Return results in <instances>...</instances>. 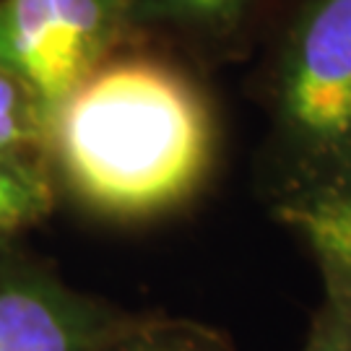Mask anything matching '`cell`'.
<instances>
[{
	"instance_id": "5",
	"label": "cell",
	"mask_w": 351,
	"mask_h": 351,
	"mask_svg": "<svg viewBox=\"0 0 351 351\" xmlns=\"http://www.w3.org/2000/svg\"><path fill=\"white\" fill-rule=\"evenodd\" d=\"M274 213L313 252L323 278V300L351 317V190L281 206Z\"/></svg>"
},
{
	"instance_id": "10",
	"label": "cell",
	"mask_w": 351,
	"mask_h": 351,
	"mask_svg": "<svg viewBox=\"0 0 351 351\" xmlns=\"http://www.w3.org/2000/svg\"><path fill=\"white\" fill-rule=\"evenodd\" d=\"M300 351H351V317L333 302L320 300Z\"/></svg>"
},
{
	"instance_id": "1",
	"label": "cell",
	"mask_w": 351,
	"mask_h": 351,
	"mask_svg": "<svg viewBox=\"0 0 351 351\" xmlns=\"http://www.w3.org/2000/svg\"><path fill=\"white\" fill-rule=\"evenodd\" d=\"M45 159L86 213L146 224L188 208L211 182L219 123L177 65L114 55L52 112Z\"/></svg>"
},
{
	"instance_id": "8",
	"label": "cell",
	"mask_w": 351,
	"mask_h": 351,
	"mask_svg": "<svg viewBox=\"0 0 351 351\" xmlns=\"http://www.w3.org/2000/svg\"><path fill=\"white\" fill-rule=\"evenodd\" d=\"M101 351H237L221 330L167 315H130Z\"/></svg>"
},
{
	"instance_id": "7",
	"label": "cell",
	"mask_w": 351,
	"mask_h": 351,
	"mask_svg": "<svg viewBox=\"0 0 351 351\" xmlns=\"http://www.w3.org/2000/svg\"><path fill=\"white\" fill-rule=\"evenodd\" d=\"M138 29L159 26L190 39H224L250 13L255 0H133Z\"/></svg>"
},
{
	"instance_id": "2",
	"label": "cell",
	"mask_w": 351,
	"mask_h": 351,
	"mask_svg": "<svg viewBox=\"0 0 351 351\" xmlns=\"http://www.w3.org/2000/svg\"><path fill=\"white\" fill-rule=\"evenodd\" d=\"M274 208L351 190V0H300L268 86Z\"/></svg>"
},
{
	"instance_id": "9",
	"label": "cell",
	"mask_w": 351,
	"mask_h": 351,
	"mask_svg": "<svg viewBox=\"0 0 351 351\" xmlns=\"http://www.w3.org/2000/svg\"><path fill=\"white\" fill-rule=\"evenodd\" d=\"M50 120L21 78L0 68V151L45 154Z\"/></svg>"
},
{
	"instance_id": "6",
	"label": "cell",
	"mask_w": 351,
	"mask_h": 351,
	"mask_svg": "<svg viewBox=\"0 0 351 351\" xmlns=\"http://www.w3.org/2000/svg\"><path fill=\"white\" fill-rule=\"evenodd\" d=\"M58 185L45 154L0 151V247L52 211Z\"/></svg>"
},
{
	"instance_id": "3",
	"label": "cell",
	"mask_w": 351,
	"mask_h": 351,
	"mask_svg": "<svg viewBox=\"0 0 351 351\" xmlns=\"http://www.w3.org/2000/svg\"><path fill=\"white\" fill-rule=\"evenodd\" d=\"M136 29L133 0H0V68L50 120Z\"/></svg>"
},
{
	"instance_id": "4",
	"label": "cell",
	"mask_w": 351,
	"mask_h": 351,
	"mask_svg": "<svg viewBox=\"0 0 351 351\" xmlns=\"http://www.w3.org/2000/svg\"><path fill=\"white\" fill-rule=\"evenodd\" d=\"M130 315L0 247V351H101Z\"/></svg>"
}]
</instances>
